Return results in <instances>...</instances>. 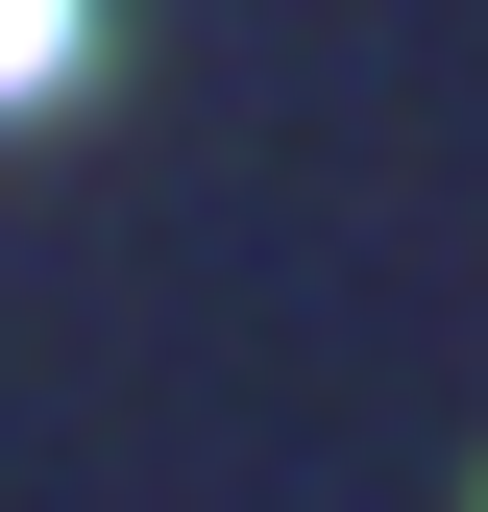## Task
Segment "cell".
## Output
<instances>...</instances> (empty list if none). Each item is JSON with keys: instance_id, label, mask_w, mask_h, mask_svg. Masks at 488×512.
Here are the masks:
<instances>
[{"instance_id": "1", "label": "cell", "mask_w": 488, "mask_h": 512, "mask_svg": "<svg viewBox=\"0 0 488 512\" xmlns=\"http://www.w3.org/2000/svg\"><path fill=\"white\" fill-rule=\"evenodd\" d=\"M74 74V0H0V98H49Z\"/></svg>"}]
</instances>
